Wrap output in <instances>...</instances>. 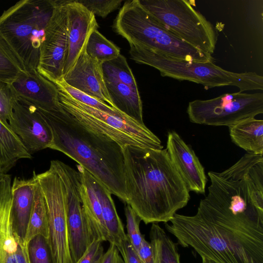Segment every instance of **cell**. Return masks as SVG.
I'll use <instances>...</instances> for the list:
<instances>
[{"label": "cell", "mask_w": 263, "mask_h": 263, "mask_svg": "<svg viewBox=\"0 0 263 263\" xmlns=\"http://www.w3.org/2000/svg\"><path fill=\"white\" fill-rule=\"evenodd\" d=\"M167 231L183 247L215 263H263V210L242 184L225 181L208 188L192 216L175 214Z\"/></svg>", "instance_id": "6da1fadb"}, {"label": "cell", "mask_w": 263, "mask_h": 263, "mask_svg": "<svg viewBox=\"0 0 263 263\" xmlns=\"http://www.w3.org/2000/svg\"><path fill=\"white\" fill-rule=\"evenodd\" d=\"M122 151L126 204L146 224L169 222L190 195L166 149L127 145Z\"/></svg>", "instance_id": "7a4b0ae2"}, {"label": "cell", "mask_w": 263, "mask_h": 263, "mask_svg": "<svg viewBox=\"0 0 263 263\" xmlns=\"http://www.w3.org/2000/svg\"><path fill=\"white\" fill-rule=\"evenodd\" d=\"M36 108L52 133L49 148L61 152L76 161L111 194L126 203L122 147L111 138L80 122L60 104L58 108L51 110Z\"/></svg>", "instance_id": "3957f363"}, {"label": "cell", "mask_w": 263, "mask_h": 263, "mask_svg": "<svg viewBox=\"0 0 263 263\" xmlns=\"http://www.w3.org/2000/svg\"><path fill=\"white\" fill-rule=\"evenodd\" d=\"M131 59L158 70L163 77L201 84L206 88L233 86L240 92L263 89V77L254 72H234L213 61L199 62L174 59L148 47L129 44Z\"/></svg>", "instance_id": "277c9868"}, {"label": "cell", "mask_w": 263, "mask_h": 263, "mask_svg": "<svg viewBox=\"0 0 263 263\" xmlns=\"http://www.w3.org/2000/svg\"><path fill=\"white\" fill-rule=\"evenodd\" d=\"M55 0H22L0 16V34L25 70H36Z\"/></svg>", "instance_id": "5b68a950"}, {"label": "cell", "mask_w": 263, "mask_h": 263, "mask_svg": "<svg viewBox=\"0 0 263 263\" xmlns=\"http://www.w3.org/2000/svg\"><path fill=\"white\" fill-rule=\"evenodd\" d=\"M113 28L129 44L145 46L174 59L199 62L213 60L211 54L195 48L164 28L139 0L124 3L114 20Z\"/></svg>", "instance_id": "8992f818"}, {"label": "cell", "mask_w": 263, "mask_h": 263, "mask_svg": "<svg viewBox=\"0 0 263 263\" xmlns=\"http://www.w3.org/2000/svg\"><path fill=\"white\" fill-rule=\"evenodd\" d=\"M139 1L161 25L180 39L204 53H214L217 41L216 30L190 1Z\"/></svg>", "instance_id": "52a82bcc"}, {"label": "cell", "mask_w": 263, "mask_h": 263, "mask_svg": "<svg viewBox=\"0 0 263 263\" xmlns=\"http://www.w3.org/2000/svg\"><path fill=\"white\" fill-rule=\"evenodd\" d=\"M60 105L80 122L111 138L122 147L127 145L162 149L159 138L145 125L129 118L112 115L86 105L58 89Z\"/></svg>", "instance_id": "ba28073f"}, {"label": "cell", "mask_w": 263, "mask_h": 263, "mask_svg": "<svg viewBox=\"0 0 263 263\" xmlns=\"http://www.w3.org/2000/svg\"><path fill=\"white\" fill-rule=\"evenodd\" d=\"M190 121L198 124L229 126L241 120L263 113V93H227L208 100L189 103Z\"/></svg>", "instance_id": "9c48e42d"}, {"label": "cell", "mask_w": 263, "mask_h": 263, "mask_svg": "<svg viewBox=\"0 0 263 263\" xmlns=\"http://www.w3.org/2000/svg\"><path fill=\"white\" fill-rule=\"evenodd\" d=\"M47 205L48 242L54 263H73L69 240L65 189L62 180L50 164L46 171L36 174Z\"/></svg>", "instance_id": "30bf717a"}, {"label": "cell", "mask_w": 263, "mask_h": 263, "mask_svg": "<svg viewBox=\"0 0 263 263\" xmlns=\"http://www.w3.org/2000/svg\"><path fill=\"white\" fill-rule=\"evenodd\" d=\"M50 164L64 184L70 253L73 262L77 263L95 240L83 210L81 176L78 171L61 161L52 160Z\"/></svg>", "instance_id": "8fae6325"}, {"label": "cell", "mask_w": 263, "mask_h": 263, "mask_svg": "<svg viewBox=\"0 0 263 263\" xmlns=\"http://www.w3.org/2000/svg\"><path fill=\"white\" fill-rule=\"evenodd\" d=\"M67 1L55 0V6L40 49L36 69L41 75L52 83L63 78L68 47Z\"/></svg>", "instance_id": "7c38bea8"}, {"label": "cell", "mask_w": 263, "mask_h": 263, "mask_svg": "<svg viewBox=\"0 0 263 263\" xmlns=\"http://www.w3.org/2000/svg\"><path fill=\"white\" fill-rule=\"evenodd\" d=\"M8 124L31 155L51 144L50 126L39 109L25 101L15 98Z\"/></svg>", "instance_id": "4fadbf2b"}, {"label": "cell", "mask_w": 263, "mask_h": 263, "mask_svg": "<svg viewBox=\"0 0 263 263\" xmlns=\"http://www.w3.org/2000/svg\"><path fill=\"white\" fill-rule=\"evenodd\" d=\"M166 149L189 191L204 194L207 177L204 167L191 146L176 132L171 131L167 135Z\"/></svg>", "instance_id": "5bb4252c"}, {"label": "cell", "mask_w": 263, "mask_h": 263, "mask_svg": "<svg viewBox=\"0 0 263 263\" xmlns=\"http://www.w3.org/2000/svg\"><path fill=\"white\" fill-rule=\"evenodd\" d=\"M68 47L63 69V77L73 67L81 53L85 50L91 33L98 28L95 15L75 1L66 3Z\"/></svg>", "instance_id": "9a60e30c"}, {"label": "cell", "mask_w": 263, "mask_h": 263, "mask_svg": "<svg viewBox=\"0 0 263 263\" xmlns=\"http://www.w3.org/2000/svg\"><path fill=\"white\" fill-rule=\"evenodd\" d=\"M14 97L46 110L58 108L59 90L55 84L37 70L23 71L9 84Z\"/></svg>", "instance_id": "2e32d148"}, {"label": "cell", "mask_w": 263, "mask_h": 263, "mask_svg": "<svg viewBox=\"0 0 263 263\" xmlns=\"http://www.w3.org/2000/svg\"><path fill=\"white\" fill-rule=\"evenodd\" d=\"M102 65L84 50L63 79L69 86L115 108L107 92Z\"/></svg>", "instance_id": "e0dca14e"}, {"label": "cell", "mask_w": 263, "mask_h": 263, "mask_svg": "<svg viewBox=\"0 0 263 263\" xmlns=\"http://www.w3.org/2000/svg\"><path fill=\"white\" fill-rule=\"evenodd\" d=\"M81 180V194L83 208L92 235L95 239L109 241L102 217L98 192L99 181L79 164L77 165Z\"/></svg>", "instance_id": "ac0fdd59"}, {"label": "cell", "mask_w": 263, "mask_h": 263, "mask_svg": "<svg viewBox=\"0 0 263 263\" xmlns=\"http://www.w3.org/2000/svg\"><path fill=\"white\" fill-rule=\"evenodd\" d=\"M35 184V178L33 174L29 179L15 177L12 182V224L15 233L25 246L27 229L33 203Z\"/></svg>", "instance_id": "d6986e66"}, {"label": "cell", "mask_w": 263, "mask_h": 263, "mask_svg": "<svg viewBox=\"0 0 263 263\" xmlns=\"http://www.w3.org/2000/svg\"><path fill=\"white\" fill-rule=\"evenodd\" d=\"M263 155L247 153L224 172L245 179L255 205L263 210Z\"/></svg>", "instance_id": "ffe728a7"}, {"label": "cell", "mask_w": 263, "mask_h": 263, "mask_svg": "<svg viewBox=\"0 0 263 263\" xmlns=\"http://www.w3.org/2000/svg\"><path fill=\"white\" fill-rule=\"evenodd\" d=\"M232 142L248 153L263 155V120L255 117L241 120L228 126Z\"/></svg>", "instance_id": "44dd1931"}, {"label": "cell", "mask_w": 263, "mask_h": 263, "mask_svg": "<svg viewBox=\"0 0 263 263\" xmlns=\"http://www.w3.org/2000/svg\"><path fill=\"white\" fill-rule=\"evenodd\" d=\"M105 84L114 107L137 123L145 125L139 90L121 83L105 82Z\"/></svg>", "instance_id": "7402d4cb"}, {"label": "cell", "mask_w": 263, "mask_h": 263, "mask_svg": "<svg viewBox=\"0 0 263 263\" xmlns=\"http://www.w3.org/2000/svg\"><path fill=\"white\" fill-rule=\"evenodd\" d=\"M31 158L8 123L0 119V176L7 174L21 159Z\"/></svg>", "instance_id": "603a6c76"}, {"label": "cell", "mask_w": 263, "mask_h": 263, "mask_svg": "<svg viewBox=\"0 0 263 263\" xmlns=\"http://www.w3.org/2000/svg\"><path fill=\"white\" fill-rule=\"evenodd\" d=\"M0 263H29L27 247L15 233L9 217H0Z\"/></svg>", "instance_id": "cb8c5ba5"}, {"label": "cell", "mask_w": 263, "mask_h": 263, "mask_svg": "<svg viewBox=\"0 0 263 263\" xmlns=\"http://www.w3.org/2000/svg\"><path fill=\"white\" fill-rule=\"evenodd\" d=\"M98 189L103 220L109 238V242L118 248L127 238L123 224L118 214L111 193L99 181Z\"/></svg>", "instance_id": "d4e9b609"}, {"label": "cell", "mask_w": 263, "mask_h": 263, "mask_svg": "<svg viewBox=\"0 0 263 263\" xmlns=\"http://www.w3.org/2000/svg\"><path fill=\"white\" fill-rule=\"evenodd\" d=\"M34 199L28 222L25 243L27 244L34 236L41 235L48 239V217L46 203L41 186L36 177Z\"/></svg>", "instance_id": "484cf974"}, {"label": "cell", "mask_w": 263, "mask_h": 263, "mask_svg": "<svg viewBox=\"0 0 263 263\" xmlns=\"http://www.w3.org/2000/svg\"><path fill=\"white\" fill-rule=\"evenodd\" d=\"M149 238L155 263H181L176 243L158 223H152Z\"/></svg>", "instance_id": "4316f807"}, {"label": "cell", "mask_w": 263, "mask_h": 263, "mask_svg": "<svg viewBox=\"0 0 263 263\" xmlns=\"http://www.w3.org/2000/svg\"><path fill=\"white\" fill-rule=\"evenodd\" d=\"M102 67L105 82L121 83L138 90L133 72L126 58L121 54L115 59L103 63Z\"/></svg>", "instance_id": "83f0119b"}, {"label": "cell", "mask_w": 263, "mask_h": 263, "mask_svg": "<svg viewBox=\"0 0 263 263\" xmlns=\"http://www.w3.org/2000/svg\"><path fill=\"white\" fill-rule=\"evenodd\" d=\"M85 51L89 56L102 63L115 59L121 54L120 48L107 40L98 29L90 34Z\"/></svg>", "instance_id": "f1b7e54d"}, {"label": "cell", "mask_w": 263, "mask_h": 263, "mask_svg": "<svg viewBox=\"0 0 263 263\" xmlns=\"http://www.w3.org/2000/svg\"><path fill=\"white\" fill-rule=\"evenodd\" d=\"M25 69L0 34V81L10 84Z\"/></svg>", "instance_id": "f546056e"}, {"label": "cell", "mask_w": 263, "mask_h": 263, "mask_svg": "<svg viewBox=\"0 0 263 263\" xmlns=\"http://www.w3.org/2000/svg\"><path fill=\"white\" fill-rule=\"evenodd\" d=\"M53 83L58 89L65 92L74 100L86 105L112 115L122 118L128 117L105 102L69 86L65 82L63 78Z\"/></svg>", "instance_id": "4dcf8cb0"}, {"label": "cell", "mask_w": 263, "mask_h": 263, "mask_svg": "<svg viewBox=\"0 0 263 263\" xmlns=\"http://www.w3.org/2000/svg\"><path fill=\"white\" fill-rule=\"evenodd\" d=\"M29 263H54L48 240L38 235L27 244Z\"/></svg>", "instance_id": "1f68e13d"}, {"label": "cell", "mask_w": 263, "mask_h": 263, "mask_svg": "<svg viewBox=\"0 0 263 263\" xmlns=\"http://www.w3.org/2000/svg\"><path fill=\"white\" fill-rule=\"evenodd\" d=\"M125 215L126 221L127 238L137 252L142 240L144 237L140 230L139 226L141 220L128 204H126L125 208Z\"/></svg>", "instance_id": "d6a6232c"}, {"label": "cell", "mask_w": 263, "mask_h": 263, "mask_svg": "<svg viewBox=\"0 0 263 263\" xmlns=\"http://www.w3.org/2000/svg\"><path fill=\"white\" fill-rule=\"evenodd\" d=\"M81 4L94 15L102 17L118 9L121 4V0H76Z\"/></svg>", "instance_id": "836d02e7"}, {"label": "cell", "mask_w": 263, "mask_h": 263, "mask_svg": "<svg viewBox=\"0 0 263 263\" xmlns=\"http://www.w3.org/2000/svg\"><path fill=\"white\" fill-rule=\"evenodd\" d=\"M15 99L9 84L0 81V119L7 123L12 116Z\"/></svg>", "instance_id": "e575fe53"}, {"label": "cell", "mask_w": 263, "mask_h": 263, "mask_svg": "<svg viewBox=\"0 0 263 263\" xmlns=\"http://www.w3.org/2000/svg\"><path fill=\"white\" fill-rule=\"evenodd\" d=\"M103 241L95 239L77 263H99L104 253Z\"/></svg>", "instance_id": "d590c367"}, {"label": "cell", "mask_w": 263, "mask_h": 263, "mask_svg": "<svg viewBox=\"0 0 263 263\" xmlns=\"http://www.w3.org/2000/svg\"><path fill=\"white\" fill-rule=\"evenodd\" d=\"M124 263H141L137 252L127 239L117 248Z\"/></svg>", "instance_id": "8d00e7d4"}, {"label": "cell", "mask_w": 263, "mask_h": 263, "mask_svg": "<svg viewBox=\"0 0 263 263\" xmlns=\"http://www.w3.org/2000/svg\"><path fill=\"white\" fill-rule=\"evenodd\" d=\"M141 263H155V256L152 245L144 237L137 251Z\"/></svg>", "instance_id": "74e56055"}, {"label": "cell", "mask_w": 263, "mask_h": 263, "mask_svg": "<svg viewBox=\"0 0 263 263\" xmlns=\"http://www.w3.org/2000/svg\"><path fill=\"white\" fill-rule=\"evenodd\" d=\"M100 263H124V261L117 247L110 243L107 250L103 253Z\"/></svg>", "instance_id": "f35d334b"}, {"label": "cell", "mask_w": 263, "mask_h": 263, "mask_svg": "<svg viewBox=\"0 0 263 263\" xmlns=\"http://www.w3.org/2000/svg\"><path fill=\"white\" fill-rule=\"evenodd\" d=\"M202 261L201 263H215L214 262H213L211 260L204 259V258H201Z\"/></svg>", "instance_id": "ab89813d"}, {"label": "cell", "mask_w": 263, "mask_h": 263, "mask_svg": "<svg viewBox=\"0 0 263 263\" xmlns=\"http://www.w3.org/2000/svg\"><path fill=\"white\" fill-rule=\"evenodd\" d=\"M1 176H0V177H1Z\"/></svg>", "instance_id": "60d3db41"}, {"label": "cell", "mask_w": 263, "mask_h": 263, "mask_svg": "<svg viewBox=\"0 0 263 263\" xmlns=\"http://www.w3.org/2000/svg\"><path fill=\"white\" fill-rule=\"evenodd\" d=\"M100 263V262H99Z\"/></svg>", "instance_id": "b9f144b4"}]
</instances>
